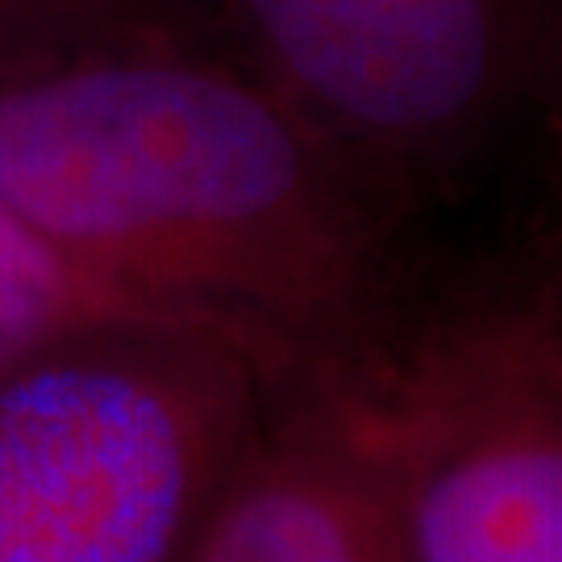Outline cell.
Wrapping results in <instances>:
<instances>
[{
	"label": "cell",
	"instance_id": "cell-1",
	"mask_svg": "<svg viewBox=\"0 0 562 562\" xmlns=\"http://www.w3.org/2000/svg\"><path fill=\"white\" fill-rule=\"evenodd\" d=\"M0 196L92 280L276 383L350 380L401 334L404 209L192 34L0 83Z\"/></svg>",
	"mask_w": 562,
	"mask_h": 562
},
{
	"label": "cell",
	"instance_id": "cell-2",
	"mask_svg": "<svg viewBox=\"0 0 562 562\" xmlns=\"http://www.w3.org/2000/svg\"><path fill=\"white\" fill-rule=\"evenodd\" d=\"M271 383L229 338L167 317L0 367V562H188Z\"/></svg>",
	"mask_w": 562,
	"mask_h": 562
},
{
	"label": "cell",
	"instance_id": "cell-3",
	"mask_svg": "<svg viewBox=\"0 0 562 562\" xmlns=\"http://www.w3.org/2000/svg\"><path fill=\"white\" fill-rule=\"evenodd\" d=\"M562 0H217L213 38L408 213L504 130Z\"/></svg>",
	"mask_w": 562,
	"mask_h": 562
},
{
	"label": "cell",
	"instance_id": "cell-4",
	"mask_svg": "<svg viewBox=\"0 0 562 562\" xmlns=\"http://www.w3.org/2000/svg\"><path fill=\"white\" fill-rule=\"evenodd\" d=\"M346 383L392 562H562V325L446 317Z\"/></svg>",
	"mask_w": 562,
	"mask_h": 562
},
{
	"label": "cell",
	"instance_id": "cell-5",
	"mask_svg": "<svg viewBox=\"0 0 562 562\" xmlns=\"http://www.w3.org/2000/svg\"><path fill=\"white\" fill-rule=\"evenodd\" d=\"M188 562H392L350 383H271Z\"/></svg>",
	"mask_w": 562,
	"mask_h": 562
},
{
	"label": "cell",
	"instance_id": "cell-6",
	"mask_svg": "<svg viewBox=\"0 0 562 562\" xmlns=\"http://www.w3.org/2000/svg\"><path fill=\"white\" fill-rule=\"evenodd\" d=\"M121 317L155 313L80 271L0 196V367Z\"/></svg>",
	"mask_w": 562,
	"mask_h": 562
},
{
	"label": "cell",
	"instance_id": "cell-7",
	"mask_svg": "<svg viewBox=\"0 0 562 562\" xmlns=\"http://www.w3.org/2000/svg\"><path fill=\"white\" fill-rule=\"evenodd\" d=\"M155 34L192 30L150 0H0V83Z\"/></svg>",
	"mask_w": 562,
	"mask_h": 562
},
{
	"label": "cell",
	"instance_id": "cell-8",
	"mask_svg": "<svg viewBox=\"0 0 562 562\" xmlns=\"http://www.w3.org/2000/svg\"><path fill=\"white\" fill-rule=\"evenodd\" d=\"M159 13H167V18L176 21V25H183V30H192L196 38H213V13H217V0H150Z\"/></svg>",
	"mask_w": 562,
	"mask_h": 562
}]
</instances>
